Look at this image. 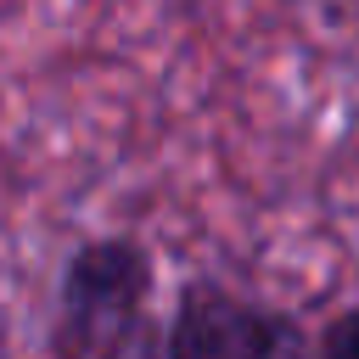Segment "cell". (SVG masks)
<instances>
[{
    "instance_id": "3",
    "label": "cell",
    "mask_w": 359,
    "mask_h": 359,
    "mask_svg": "<svg viewBox=\"0 0 359 359\" xmlns=\"http://www.w3.org/2000/svg\"><path fill=\"white\" fill-rule=\"evenodd\" d=\"M320 359H359V303H342L337 314H325V325L314 331Z\"/></svg>"
},
{
    "instance_id": "1",
    "label": "cell",
    "mask_w": 359,
    "mask_h": 359,
    "mask_svg": "<svg viewBox=\"0 0 359 359\" xmlns=\"http://www.w3.org/2000/svg\"><path fill=\"white\" fill-rule=\"evenodd\" d=\"M157 252L129 236H84L56 269L45 359H163Z\"/></svg>"
},
{
    "instance_id": "2",
    "label": "cell",
    "mask_w": 359,
    "mask_h": 359,
    "mask_svg": "<svg viewBox=\"0 0 359 359\" xmlns=\"http://www.w3.org/2000/svg\"><path fill=\"white\" fill-rule=\"evenodd\" d=\"M163 359H320V348L286 303L185 275L163 320Z\"/></svg>"
}]
</instances>
